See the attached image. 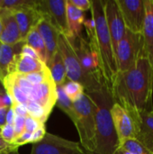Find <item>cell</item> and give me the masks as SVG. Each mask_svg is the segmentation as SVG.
I'll return each mask as SVG.
<instances>
[{
    "mask_svg": "<svg viewBox=\"0 0 153 154\" xmlns=\"http://www.w3.org/2000/svg\"><path fill=\"white\" fill-rule=\"evenodd\" d=\"M47 134V132H46V128H45V126H42V127L39 128L37 131H35L34 133H32V140H31V143H32V144H33V143H36L41 142V141L44 138V136H45V134Z\"/></svg>",
    "mask_w": 153,
    "mask_h": 154,
    "instance_id": "37",
    "label": "cell"
},
{
    "mask_svg": "<svg viewBox=\"0 0 153 154\" xmlns=\"http://www.w3.org/2000/svg\"><path fill=\"white\" fill-rule=\"evenodd\" d=\"M111 115L118 137L119 145L125 141L136 139L137 129L135 122L122 106L115 103L111 109Z\"/></svg>",
    "mask_w": 153,
    "mask_h": 154,
    "instance_id": "12",
    "label": "cell"
},
{
    "mask_svg": "<svg viewBox=\"0 0 153 154\" xmlns=\"http://www.w3.org/2000/svg\"><path fill=\"white\" fill-rule=\"evenodd\" d=\"M14 14L15 15V19L21 32L22 40L23 42L25 41L28 33L32 29L36 28L43 18L41 14L37 9V5L35 6L23 8Z\"/></svg>",
    "mask_w": 153,
    "mask_h": 154,
    "instance_id": "15",
    "label": "cell"
},
{
    "mask_svg": "<svg viewBox=\"0 0 153 154\" xmlns=\"http://www.w3.org/2000/svg\"><path fill=\"white\" fill-rule=\"evenodd\" d=\"M142 57H144L142 34L126 30L115 52L118 72L129 70Z\"/></svg>",
    "mask_w": 153,
    "mask_h": 154,
    "instance_id": "6",
    "label": "cell"
},
{
    "mask_svg": "<svg viewBox=\"0 0 153 154\" xmlns=\"http://www.w3.org/2000/svg\"><path fill=\"white\" fill-rule=\"evenodd\" d=\"M24 42H21L14 45L1 43L0 46V78L2 80L5 77L14 73V66L17 55L21 53V50Z\"/></svg>",
    "mask_w": 153,
    "mask_h": 154,
    "instance_id": "18",
    "label": "cell"
},
{
    "mask_svg": "<svg viewBox=\"0 0 153 154\" xmlns=\"http://www.w3.org/2000/svg\"><path fill=\"white\" fill-rule=\"evenodd\" d=\"M22 76H23V78L32 85L42 84L44 82H47V81L52 79V77H51L49 68H47L41 71H37V72H33L31 74H27V75H22Z\"/></svg>",
    "mask_w": 153,
    "mask_h": 154,
    "instance_id": "28",
    "label": "cell"
},
{
    "mask_svg": "<svg viewBox=\"0 0 153 154\" xmlns=\"http://www.w3.org/2000/svg\"><path fill=\"white\" fill-rule=\"evenodd\" d=\"M72 42L75 51L85 71L89 75L106 82L100 71L98 58L96 52L90 48L88 41L81 35L77 39L72 40Z\"/></svg>",
    "mask_w": 153,
    "mask_h": 154,
    "instance_id": "13",
    "label": "cell"
},
{
    "mask_svg": "<svg viewBox=\"0 0 153 154\" xmlns=\"http://www.w3.org/2000/svg\"><path fill=\"white\" fill-rule=\"evenodd\" d=\"M26 108L29 112V115L36 119H38L39 121L42 122L43 124H45V122L47 121V119L49 118L50 115L47 113V111L38 103L30 100L28 102V104L26 105Z\"/></svg>",
    "mask_w": 153,
    "mask_h": 154,
    "instance_id": "27",
    "label": "cell"
},
{
    "mask_svg": "<svg viewBox=\"0 0 153 154\" xmlns=\"http://www.w3.org/2000/svg\"><path fill=\"white\" fill-rule=\"evenodd\" d=\"M86 94L91 99L95 108V154H113L119 146V142L111 115V109L115 104L111 88L105 84L101 89Z\"/></svg>",
    "mask_w": 153,
    "mask_h": 154,
    "instance_id": "3",
    "label": "cell"
},
{
    "mask_svg": "<svg viewBox=\"0 0 153 154\" xmlns=\"http://www.w3.org/2000/svg\"><path fill=\"white\" fill-rule=\"evenodd\" d=\"M0 46H1V42H0Z\"/></svg>",
    "mask_w": 153,
    "mask_h": 154,
    "instance_id": "47",
    "label": "cell"
},
{
    "mask_svg": "<svg viewBox=\"0 0 153 154\" xmlns=\"http://www.w3.org/2000/svg\"><path fill=\"white\" fill-rule=\"evenodd\" d=\"M140 143L153 152V110L141 113L134 120Z\"/></svg>",
    "mask_w": 153,
    "mask_h": 154,
    "instance_id": "16",
    "label": "cell"
},
{
    "mask_svg": "<svg viewBox=\"0 0 153 154\" xmlns=\"http://www.w3.org/2000/svg\"><path fill=\"white\" fill-rule=\"evenodd\" d=\"M0 137L3 138L7 143H14V142L16 139V134H15V131H14V125H8V124H6L5 126H3L1 128Z\"/></svg>",
    "mask_w": 153,
    "mask_h": 154,
    "instance_id": "30",
    "label": "cell"
},
{
    "mask_svg": "<svg viewBox=\"0 0 153 154\" xmlns=\"http://www.w3.org/2000/svg\"><path fill=\"white\" fill-rule=\"evenodd\" d=\"M37 0H1V8L15 13L26 7L35 6Z\"/></svg>",
    "mask_w": 153,
    "mask_h": 154,
    "instance_id": "25",
    "label": "cell"
},
{
    "mask_svg": "<svg viewBox=\"0 0 153 154\" xmlns=\"http://www.w3.org/2000/svg\"><path fill=\"white\" fill-rule=\"evenodd\" d=\"M77 120L74 124L81 146L90 154H95L96 149V118L95 108L91 99L85 93L74 103Z\"/></svg>",
    "mask_w": 153,
    "mask_h": 154,
    "instance_id": "5",
    "label": "cell"
},
{
    "mask_svg": "<svg viewBox=\"0 0 153 154\" xmlns=\"http://www.w3.org/2000/svg\"><path fill=\"white\" fill-rule=\"evenodd\" d=\"M8 109L9 107L7 106H4L0 108V128H2L3 126L6 125V115H7Z\"/></svg>",
    "mask_w": 153,
    "mask_h": 154,
    "instance_id": "39",
    "label": "cell"
},
{
    "mask_svg": "<svg viewBox=\"0 0 153 154\" xmlns=\"http://www.w3.org/2000/svg\"><path fill=\"white\" fill-rule=\"evenodd\" d=\"M37 29L43 39V42L46 46L47 51V61L46 65L51 60L55 53L58 51V43L59 37L60 32L46 19L42 18L40 23L37 26Z\"/></svg>",
    "mask_w": 153,
    "mask_h": 154,
    "instance_id": "17",
    "label": "cell"
},
{
    "mask_svg": "<svg viewBox=\"0 0 153 154\" xmlns=\"http://www.w3.org/2000/svg\"><path fill=\"white\" fill-rule=\"evenodd\" d=\"M68 0H37V9L60 32L69 38L67 17Z\"/></svg>",
    "mask_w": 153,
    "mask_h": 154,
    "instance_id": "9",
    "label": "cell"
},
{
    "mask_svg": "<svg viewBox=\"0 0 153 154\" xmlns=\"http://www.w3.org/2000/svg\"><path fill=\"white\" fill-rule=\"evenodd\" d=\"M15 117H16V114H15L14 108L12 106L9 107L8 112H7V115H6V124H8V125H14V120H15Z\"/></svg>",
    "mask_w": 153,
    "mask_h": 154,
    "instance_id": "40",
    "label": "cell"
},
{
    "mask_svg": "<svg viewBox=\"0 0 153 154\" xmlns=\"http://www.w3.org/2000/svg\"><path fill=\"white\" fill-rule=\"evenodd\" d=\"M0 134H1V128H0Z\"/></svg>",
    "mask_w": 153,
    "mask_h": 154,
    "instance_id": "48",
    "label": "cell"
},
{
    "mask_svg": "<svg viewBox=\"0 0 153 154\" xmlns=\"http://www.w3.org/2000/svg\"><path fill=\"white\" fill-rule=\"evenodd\" d=\"M4 106H5V103H4V100H3L2 96H0V108H2Z\"/></svg>",
    "mask_w": 153,
    "mask_h": 154,
    "instance_id": "44",
    "label": "cell"
},
{
    "mask_svg": "<svg viewBox=\"0 0 153 154\" xmlns=\"http://www.w3.org/2000/svg\"><path fill=\"white\" fill-rule=\"evenodd\" d=\"M18 152V149L14 146L13 143L5 142L0 137V153H13Z\"/></svg>",
    "mask_w": 153,
    "mask_h": 154,
    "instance_id": "34",
    "label": "cell"
},
{
    "mask_svg": "<svg viewBox=\"0 0 153 154\" xmlns=\"http://www.w3.org/2000/svg\"><path fill=\"white\" fill-rule=\"evenodd\" d=\"M63 89H64L66 95L68 96V97L73 103L78 101L86 93L85 88L81 84H79L76 81H71V80L67 81L63 85Z\"/></svg>",
    "mask_w": 153,
    "mask_h": 154,
    "instance_id": "26",
    "label": "cell"
},
{
    "mask_svg": "<svg viewBox=\"0 0 153 154\" xmlns=\"http://www.w3.org/2000/svg\"><path fill=\"white\" fill-rule=\"evenodd\" d=\"M104 3L106 20L115 54L118 45L124 37L127 29L116 0H104Z\"/></svg>",
    "mask_w": 153,
    "mask_h": 154,
    "instance_id": "11",
    "label": "cell"
},
{
    "mask_svg": "<svg viewBox=\"0 0 153 154\" xmlns=\"http://www.w3.org/2000/svg\"><path fill=\"white\" fill-rule=\"evenodd\" d=\"M91 18L86 19L84 28L90 48L96 52L104 80L112 89L118 73L112 39L107 27L104 0H92Z\"/></svg>",
    "mask_w": 153,
    "mask_h": 154,
    "instance_id": "2",
    "label": "cell"
},
{
    "mask_svg": "<svg viewBox=\"0 0 153 154\" xmlns=\"http://www.w3.org/2000/svg\"><path fill=\"white\" fill-rule=\"evenodd\" d=\"M120 145L125 148L132 154H153V152L149 150L147 147H145L142 143H140L136 139L125 141L124 143Z\"/></svg>",
    "mask_w": 153,
    "mask_h": 154,
    "instance_id": "29",
    "label": "cell"
},
{
    "mask_svg": "<svg viewBox=\"0 0 153 154\" xmlns=\"http://www.w3.org/2000/svg\"><path fill=\"white\" fill-rule=\"evenodd\" d=\"M15 81L21 90L32 101L41 105L49 115H50L57 103V86L53 79L39 85H32L27 81L23 76L14 73Z\"/></svg>",
    "mask_w": 153,
    "mask_h": 154,
    "instance_id": "7",
    "label": "cell"
},
{
    "mask_svg": "<svg viewBox=\"0 0 153 154\" xmlns=\"http://www.w3.org/2000/svg\"><path fill=\"white\" fill-rule=\"evenodd\" d=\"M47 67L49 68L52 79L57 87H61L67 82L66 80L68 79V78H67L66 67L62 56L60 53L59 50L55 53L51 60L49 62Z\"/></svg>",
    "mask_w": 153,
    "mask_h": 154,
    "instance_id": "21",
    "label": "cell"
},
{
    "mask_svg": "<svg viewBox=\"0 0 153 154\" xmlns=\"http://www.w3.org/2000/svg\"><path fill=\"white\" fill-rule=\"evenodd\" d=\"M115 103L122 106L133 121L153 110V65L142 57L129 70L118 72L112 86Z\"/></svg>",
    "mask_w": 153,
    "mask_h": 154,
    "instance_id": "1",
    "label": "cell"
},
{
    "mask_svg": "<svg viewBox=\"0 0 153 154\" xmlns=\"http://www.w3.org/2000/svg\"><path fill=\"white\" fill-rule=\"evenodd\" d=\"M125 26L131 32L142 33L145 18V0H116Z\"/></svg>",
    "mask_w": 153,
    "mask_h": 154,
    "instance_id": "10",
    "label": "cell"
},
{
    "mask_svg": "<svg viewBox=\"0 0 153 154\" xmlns=\"http://www.w3.org/2000/svg\"><path fill=\"white\" fill-rule=\"evenodd\" d=\"M31 154H90L80 144L47 133L44 138L32 146Z\"/></svg>",
    "mask_w": 153,
    "mask_h": 154,
    "instance_id": "8",
    "label": "cell"
},
{
    "mask_svg": "<svg viewBox=\"0 0 153 154\" xmlns=\"http://www.w3.org/2000/svg\"><path fill=\"white\" fill-rule=\"evenodd\" d=\"M0 8H1V4H0ZM2 31H3V23H2V19L0 17V35L2 33Z\"/></svg>",
    "mask_w": 153,
    "mask_h": 154,
    "instance_id": "45",
    "label": "cell"
},
{
    "mask_svg": "<svg viewBox=\"0 0 153 154\" xmlns=\"http://www.w3.org/2000/svg\"><path fill=\"white\" fill-rule=\"evenodd\" d=\"M57 96L58 97L56 106L72 121L73 124H75L77 120V113L75 110L74 103L66 95L63 89V86L57 87Z\"/></svg>",
    "mask_w": 153,
    "mask_h": 154,
    "instance_id": "23",
    "label": "cell"
},
{
    "mask_svg": "<svg viewBox=\"0 0 153 154\" xmlns=\"http://www.w3.org/2000/svg\"><path fill=\"white\" fill-rule=\"evenodd\" d=\"M142 34L143 37V56L153 65V21L147 14Z\"/></svg>",
    "mask_w": 153,
    "mask_h": 154,
    "instance_id": "22",
    "label": "cell"
},
{
    "mask_svg": "<svg viewBox=\"0 0 153 154\" xmlns=\"http://www.w3.org/2000/svg\"><path fill=\"white\" fill-rule=\"evenodd\" d=\"M42 126H45V124H43L42 122L39 121L38 119H36L31 116H29L28 117L25 118V126H24L25 132L32 134Z\"/></svg>",
    "mask_w": 153,
    "mask_h": 154,
    "instance_id": "31",
    "label": "cell"
},
{
    "mask_svg": "<svg viewBox=\"0 0 153 154\" xmlns=\"http://www.w3.org/2000/svg\"><path fill=\"white\" fill-rule=\"evenodd\" d=\"M12 107L14 108L16 116H22V117H28L30 115H29V112L26 108L25 106L23 105H21V104H17V103H14L12 105Z\"/></svg>",
    "mask_w": 153,
    "mask_h": 154,
    "instance_id": "38",
    "label": "cell"
},
{
    "mask_svg": "<svg viewBox=\"0 0 153 154\" xmlns=\"http://www.w3.org/2000/svg\"><path fill=\"white\" fill-rule=\"evenodd\" d=\"M21 54L23 55V56H27V57H31V58L36 59V60H41V58L38 55V53L36 52V51L33 48H32L30 45L26 44V43H24L23 45L22 50H21Z\"/></svg>",
    "mask_w": 153,
    "mask_h": 154,
    "instance_id": "36",
    "label": "cell"
},
{
    "mask_svg": "<svg viewBox=\"0 0 153 154\" xmlns=\"http://www.w3.org/2000/svg\"><path fill=\"white\" fill-rule=\"evenodd\" d=\"M31 140H32V134L24 131L20 136H18L15 139V141L14 142L13 144L15 148L19 149L20 146H23L27 143H31Z\"/></svg>",
    "mask_w": 153,
    "mask_h": 154,
    "instance_id": "32",
    "label": "cell"
},
{
    "mask_svg": "<svg viewBox=\"0 0 153 154\" xmlns=\"http://www.w3.org/2000/svg\"><path fill=\"white\" fill-rule=\"evenodd\" d=\"M0 17L3 23V31L0 35V42L3 44L14 45L22 40L21 32L14 13L0 8Z\"/></svg>",
    "mask_w": 153,
    "mask_h": 154,
    "instance_id": "14",
    "label": "cell"
},
{
    "mask_svg": "<svg viewBox=\"0 0 153 154\" xmlns=\"http://www.w3.org/2000/svg\"><path fill=\"white\" fill-rule=\"evenodd\" d=\"M72 5H74L76 7H78L79 10L86 12L91 9L92 5V0H69Z\"/></svg>",
    "mask_w": 153,
    "mask_h": 154,
    "instance_id": "35",
    "label": "cell"
},
{
    "mask_svg": "<svg viewBox=\"0 0 153 154\" xmlns=\"http://www.w3.org/2000/svg\"><path fill=\"white\" fill-rule=\"evenodd\" d=\"M5 94H6V92H5V87H4L3 80H2L1 78H0V96H4Z\"/></svg>",
    "mask_w": 153,
    "mask_h": 154,
    "instance_id": "43",
    "label": "cell"
},
{
    "mask_svg": "<svg viewBox=\"0 0 153 154\" xmlns=\"http://www.w3.org/2000/svg\"><path fill=\"white\" fill-rule=\"evenodd\" d=\"M24 126H25V118L16 116L14 123V127L16 134V138L20 136L23 132H24Z\"/></svg>",
    "mask_w": 153,
    "mask_h": 154,
    "instance_id": "33",
    "label": "cell"
},
{
    "mask_svg": "<svg viewBox=\"0 0 153 154\" xmlns=\"http://www.w3.org/2000/svg\"><path fill=\"white\" fill-rule=\"evenodd\" d=\"M113 154H132L130 152H128L125 148H124L123 146H121V145H119L117 148H116V150L115 151V152Z\"/></svg>",
    "mask_w": 153,
    "mask_h": 154,
    "instance_id": "42",
    "label": "cell"
},
{
    "mask_svg": "<svg viewBox=\"0 0 153 154\" xmlns=\"http://www.w3.org/2000/svg\"><path fill=\"white\" fill-rule=\"evenodd\" d=\"M145 6H146V14L153 21V0H145Z\"/></svg>",
    "mask_w": 153,
    "mask_h": 154,
    "instance_id": "41",
    "label": "cell"
},
{
    "mask_svg": "<svg viewBox=\"0 0 153 154\" xmlns=\"http://www.w3.org/2000/svg\"><path fill=\"white\" fill-rule=\"evenodd\" d=\"M67 17H68L69 33H70L69 39L75 40L78 37L81 36V32L84 27V23L86 21L85 12L79 10L74 5H72V3L69 0H68Z\"/></svg>",
    "mask_w": 153,
    "mask_h": 154,
    "instance_id": "19",
    "label": "cell"
},
{
    "mask_svg": "<svg viewBox=\"0 0 153 154\" xmlns=\"http://www.w3.org/2000/svg\"><path fill=\"white\" fill-rule=\"evenodd\" d=\"M47 68V65L41 60H36L31 57L23 56L20 53L19 55H17L14 62V73L19 75H27L33 72L41 71Z\"/></svg>",
    "mask_w": 153,
    "mask_h": 154,
    "instance_id": "20",
    "label": "cell"
},
{
    "mask_svg": "<svg viewBox=\"0 0 153 154\" xmlns=\"http://www.w3.org/2000/svg\"><path fill=\"white\" fill-rule=\"evenodd\" d=\"M0 154H19L18 152H13V153H0Z\"/></svg>",
    "mask_w": 153,
    "mask_h": 154,
    "instance_id": "46",
    "label": "cell"
},
{
    "mask_svg": "<svg viewBox=\"0 0 153 154\" xmlns=\"http://www.w3.org/2000/svg\"><path fill=\"white\" fill-rule=\"evenodd\" d=\"M25 43L30 45L32 48H33L38 55L40 56L41 61H43L46 64L47 61V51H46V46L43 42L42 37L41 36L37 27L32 29L27 35L25 39Z\"/></svg>",
    "mask_w": 153,
    "mask_h": 154,
    "instance_id": "24",
    "label": "cell"
},
{
    "mask_svg": "<svg viewBox=\"0 0 153 154\" xmlns=\"http://www.w3.org/2000/svg\"><path fill=\"white\" fill-rule=\"evenodd\" d=\"M58 50L64 60L68 79L81 84L86 93L99 90L106 84L85 71L75 51L72 40L60 34L59 37Z\"/></svg>",
    "mask_w": 153,
    "mask_h": 154,
    "instance_id": "4",
    "label": "cell"
}]
</instances>
